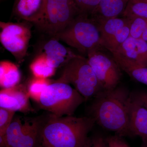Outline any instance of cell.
I'll return each mask as SVG.
<instances>
[{"mask_svg":"<svg viewBox=\"0 0 147 147\" xmlns=\"http://www.w3.org/2000/svg\"><path fill=\"white\" fill-rule=\"evenodd\" d=\"M95 123L91 116L58 117L50 114L43 120L38 147H88L89 133Z\"/></svg>","mask_w":147,"mask_h":147,"instance_id":"1","label":"cell"},{"mask_svg":"<svg viewBox=\"0 0 147 147\" xmlns=\"http://www.w3.org/2000/svg\"><path fill=\"white\" fill-rule=\"evenodd\" d=\"M94 98L90 111L96 123L120 137L130 136L129 125L131 97L128 90L118 86L102 91Z\"/></svg>","mask_w":147,"mask_h":147,"instance_id":"2","label":"cell"},{"mask_svg":"<svg viewBox=\"0 0 147 147\" xmlns=\"http://www.w3.org/2000/svg\"><path fill=\"white\" fill-rule=\"evenodd\" d=\"M54 37L87 56L93 50L102 47L97 22L90 16L82 13Z\"/></svg>","mask_w":147,"mask_h":147,"instance_id":"3","label":"cell"},{"mask_svg":"<svg viewBox=\"0 0 147 147\" xmlns=\"http://www.w3.org/2000/svg\"><path fill=\"white\" fill-rule=\"evenodd\" d=\"M86 101L70 85L56 81L45 88L36 102L42 110L61 117L73 116L77 108Z\"/></svg>","mask_w":147,"mask_h":147,"instance_id":"4","label":"cell"},{"mask_svg":"<svg viewBox=\"0 0 147 147\" xmlns=\"http://www.w3.org/2000/svg\"><path fill=\"white\" fill-rule=\"evenodd\" d=\"M80 13L73 0H44L41 14L33 24L41 32L54 37Z\"/></svg>","mask_w":147,"mask_h":147,"instance_id":"5","label":"cell"},{"mask_svg":"<svg viewBox=\"0 0 147 147\" xmlns=\"http://www.w3.org/2000/svg\"><path fill=\"white\" fill-rule=\"evenodd\" d=\"M57 82L72 85L86 101L104 90L88 61L82 55L74 58L64 66Z\"/></svg>","mask_w":147,"mask_h":147,"instance_id":"6","label":"cell"},{"mask_svg":"<svg viewBox=\"0 0 147 147\" xmlns=\"http://www.w3.org/2000/svg\"><path fill=\"white\" fill-rule=\"evenodd\" d=\"M43 120L41 118L26 121L13 118L5 134L0 137L1 147H38Z\"/></svg>","mask_w":147,"mask_h":147,"instance_id":"7","label":"cell"},{"mask_svg":"<svg viewBox=\"0 0 147 147\" xmlns=\"http://www.w3.org/2000/svg\"><path fill=\"white\" fill-rule=\"evenodd\" d=\"M0 28L2 45L21 63L26 55L31 37L30 28L24 23L1 22Z\"/></svg>","mask_w":147,"mask_h":147,"instance_id":"8","label":"cell"},{"mask_svg":"<svg viewBox=\"0 0 147 147\" xmlns=\"http://www.w3.org/2000/svg\"><path fill=\"white\" fill-rule=\"evenodd\" d=\"M102 48L89 53L87 59L103 90H108L118 86L121 79V69L113 57L103 53Z\"/></svg>","mask_w":147,"mask_h":147,"instance_id":"9","label":"cell"},{"mask_svg":"<svg viewBox=\"0 0 147 147\" xmlns=\"http://www.w3.org/2000/svg\"><path fill=\"white\" fill-rule=\"evenodd\" d=\"M30 98L28 89L23 85L2 89L0 92V108L15 112H33L34 110L30 103Z\"/></svg>","mask_w":147,"mask_h":147,"instance_id":"10","label":"cell"},{"mask_svg":"<svg viewBox=\"0 0 147 147\" xmlns=\"http://www.w3.org/2000/svg\"><path fill=\"white\" fill-rule=\"evenodd\" d=\"M43 47V53L50 65L55 69L64 66L69 61L79 56L64 46L55 37H50Z\"/></svg>","mask_w":147,"mask_h":147,"instance_id":"11","label":"cell"},{"mask_svg":"<svg viewBox=\"0 0 147 147\" xmlns=\"http://www.w3.org/2000/svg\"><path fill=\"white\" fill-rule=\"evenodd\" d=\"M114 53L147 67V42L142 38L129 37Z\"/></svg>","mask_w":147,"mask_h":147,"instance_id":"12","label":"cell"},{"mask_svg":"<svg viewBox=\"0 0 147 147\" xmlns=\"http://www.w3.org/2000/svg\"><path fill=\"white\" fill-rule=\"evenodd\" d=\"M129 129L130 136H139L143 143H147V110L132 98Z\"/></svg>","mask_w":147,"mask_h":147,"instance_id":"13","label":"cell"},{"mask_svg":"<svg viewBox=\"0 0 147 147\" xmlns=\"http://www.w3.org/2000/svg\"><path fill=\"white\" fill-rule=\"evenodd\" d=\"M129 0H100L90 17L96 22L122 15Z\"/></svg>","mask_w":147,"mask_h":147,"instance_id":"14","label":"cell"},{"mask_svg":"<svg viewBox=\"0 0 147 147\" xmlns=\"http://www.w3.org/2000/svg\"><path fill=\"white\" fill-rule=\"evenodd\" d=\"M44 0H16L14 13L27 22L34 23L42 12Z\"/></svg>","mask_w":147,"mask_h":147,"instance_id":"15","label":"cell"},{"mask_svg":"<svg viewBox=\"0 0 147 147\" xmlns=\"http://www.w3.org/2000/svg\"><path fill=\"white\" fill-rule=\"evenodd\" d=\"M112 55L121 70L135 81L147 86L146 67L140 65L134 61L117 54L114 53Z\"/></svg>","mask_w":147,"mask_h":147,"instance_id":"16","label":"cell"},{"mask_svg":"<svg viewBox=\"0 0 147 147\" xmlns=\"http://www.w3.org/2000/svg\"><path fill=\"white\" fill-rule=\"evenodd\" d=\"M21 79V72L15 64L7 61L0 62V86L2 89L16 86Z\"/></svg>","mask_w":147,"mask_h":147,"instance_id":"17","label":"cell"},{"mask_svg":"<svg viewBox=\"0 0 147 147\" xmlns=\"http://www.w3.org/2000/svg\"><path fill=\"white\" fill-rule=\"evenodd\" d=\"M129 21V18L123 17L96 22L100 31L101 47L103 43L115 36Z\"/></svg>","mask_w":147,"mask_h":147,"instance_id":"18","label":"cell"},{"mask_svg":"<svg viewBox=\"0 0 147 147\" xmlns=\"http://www.w3.org/2000/svg\"><path fill=\"white\" fill-rule=\"evenodd\" d=\"M30 69L34 77L48 79L55 74L56 69L50 65L44 53L38 55L32 62Z\"/></svg>","mask_w":147,"mask_h":147,"instance_id":"19","label":"cell"},{"mask_svg":"<svg viewBox=\"0 0 147 147\" xmlns=\"http://www.w3.org/2000/svg\"><path fill=\"white\" fill-rule=\"evenodd\" d=\"M123 17H142L147 19V0H129L122 15Z\"/></svg>","mask_w":147,"mask_h":147,"instance_id":"20","label":"cell"},{"mask_svg":"<svg viewBox=\"0 0 147 147\" xmlns=\"http://www.w3.org/2000/svg\"><path fill=\"white\" fill-rule=\"evenodd\" d=\"M51 83L47 79L34 77L30 82L27 88L30 97L37 102L42 92Z\"/></svg>","mask_w":147,"mask_h":147,"instance_id":"21","label":"cell"},{"mask_svg":"<svg viewBox=\"0 0 147 147\" xmlns=\"http://www.w3.org/2000/svg\"><path fill=\"white\" fill-rule=\"evenodd\" d=\"M129 18L130 20L129 36L135 38H141L147 28V19L142 17Z\"/></svg>","mask_w":147,"mask_h":147,"instance_id":"22","label":"cell"},{"mask_svg":"<svg viewBox=\"0 0 147 147\" xmlns=\"http://www.w3.org/2000/svg\"><path fill=\"white\" fill-rule=\"evenodd\" d=\"M16 112L12 110L0 108V137L5 134Z\"/></svg>","mask_w":147,"mask_h":147,"instance_id":"23","label":"cell"},{"mask_svg":"<svg viewBox=\"0 0 147 147\" xmlns=\"http://www.w3.org/2000/svg\"><path fill=\"white\" fill-rule=\"evenodd\" d=\"M80 13L90 16L100 0H73Z\"/></svg>","mask_w":147,"mask_h":147,"instance_id":"24","label":"cell"},{"mask_svg":"<svg viewBox=\"0 0 147 147\" xmlns=\"http://www.w3.org/2000/svg\"><path fill=\"white\" fill-rule=\"evenodd\" d=\"M121 137L115 135L106 138L107 147H130Z\"/></svg>","mask_w":147,"mask_h":147,"instance_id":"25","label":"cell"},{"mask_svg":"<svg viewBox=\"0 0 147 147\" xmlns=\"http://www.w3.org/2000/svg\"><path fill=\"white\" fill-rule=\"evenodd\" d=\"M131 97L141 103L147 110V92L139 91L131 93Z\"/></svg>","mask_w":147,"mask_h":147,"instance_id":"26","label":"cell"},{"mask_svg":"<svg viewBox=\"0 0 147 147\" xmlns=\"http://www.w3.org/2000/svg\"><path fill=\"white\" fill-rule=\"evenodd\" d=\"M94 147H107L106 139L99 135L95 136L91 138Z\"/></svg>","mask_w":147,"mask_h":147,"instance_id":"27","label":"cell"},{"mask_svg":"<svg viewBox=\"0 0 147 147\" xmlns=\"http://www.w3.org/2000/svg\"><path fill=\"white\" fill-rule=\"evenodd\" d=\"M141 38L147 42V28L143 33Z\"/></svg>","mask_w":147,"mask_h":147,"instance_id":"28","label":"cell"},{"mask_svg":"<svg viewBox=\"0 0 147 147\" xmlns=\"http://www.w3.org/2000/svg\"><path fill=\"white\" fill-rule=\"evenodd\" d=\"M88 147H94V146L92 142L91 138L90 143L89 146Z\"/></svg>","mask_w":147,"mask_h":147,"instance_id":"29","label":"cell"},{"mask_svg":"<svg viewBox=\"0 0 147 147\" xmlns=\"http://www.w3.org/2000/svg\"><path fill=\"white\" fill-rule=\"evenodd\" d=\"M141 147H147V143H143Z\"/></svg>","mask_w":147,"mask_h":147,"instance_id":"30","label":"cell"}]
</instances>
